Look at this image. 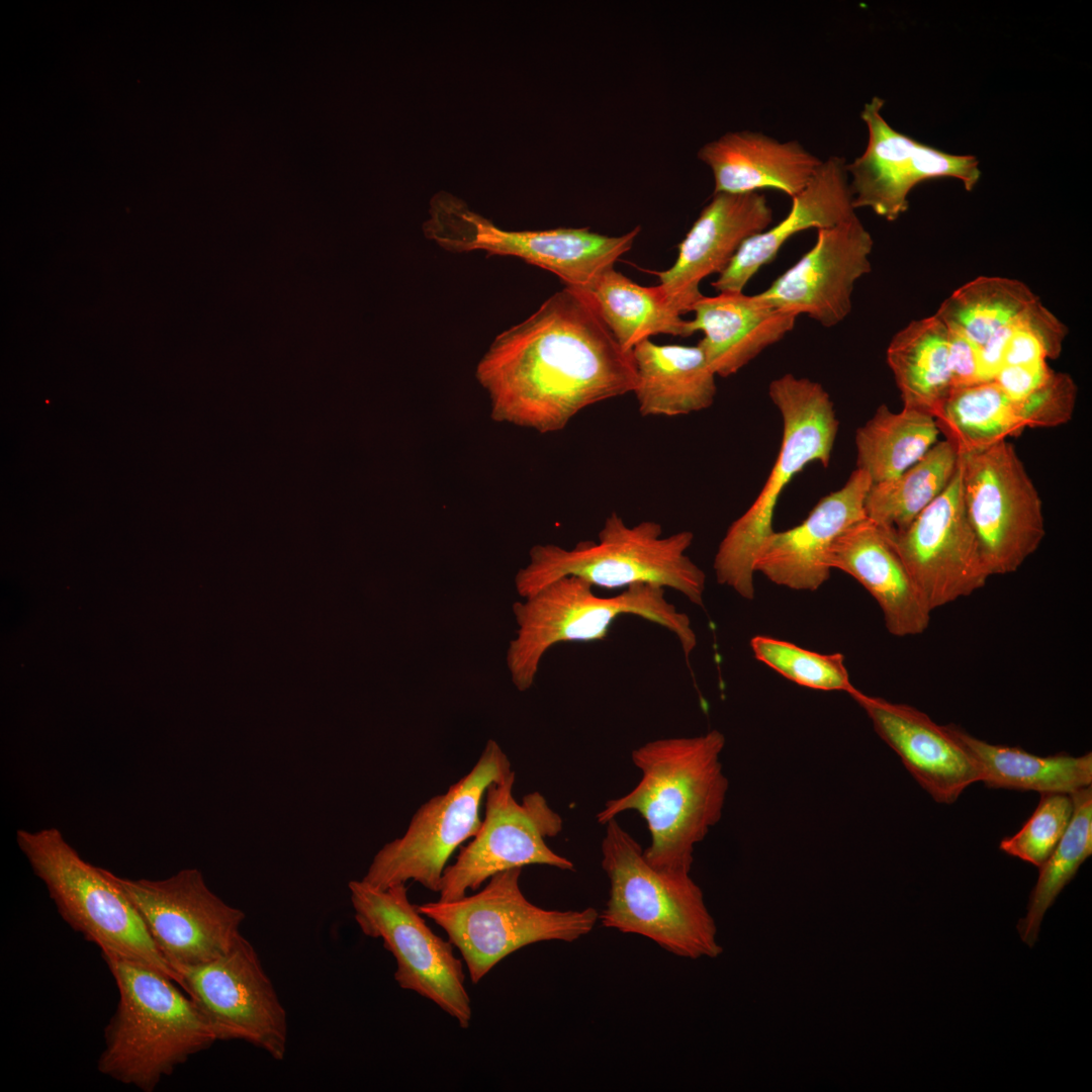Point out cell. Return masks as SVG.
Returning <instances> with one entry per match:
<instances>
[{"instance_id": "cell-15", "label": "cell", "mask_w": 1092, "mask_h": 1092, "mask_svg": "<svg viewBox=\"0 0 1092 1092\" xmlns=\"http://www.w3.org/2000/svg\"><path fill=\"white\" fill-rule=\"evenodd\" d=\"M109 876L134 905L174 971L217 959L241 935L245 913L214 894L197 869L158 881Z\"/></svg>"}, {"instance_id": "cell-25", "label": "cell", "mask_w": 1092, "mask_h": 1092, "mask_svg": "<svg viewBox=\"0 0 1092 1092\" xmlns=\"http://www.w3.org/2000/svg\"><path fill=\"white\" fill-rule=\"evenodd\" d=\"M698 345L717 376L728 377L790 333L798 315L775 306L761 293L743 291L703 295L693 306Z\"/></svg>"}, {"instance_id": "cell-37", "label": "cell", "mask_w": 1092, "mask_h": 1092, "mask_svg": "<svg viewBox=\"0 0 1092 1092\" xmlns=\"http://www.w3.org/2000/svg\"><path fill=\"white\" fill-rule=\"evenodd\" d=\"M1073 811L1071 794L1041 793L1032 815L1018 832L1003 838L999 848L1039 868L1067 831Z\"/></svg>"}, {"instance_id": "cell-10", "label": "cell", "mask_w": 1092, "mask_h": 1092, "mask_svg": "<svg viewBox=\"0 0 1092 1092\" xmlns=\"http://www.w3.org/2000/svg\"><path fill=\"white\" fill-rule=\"evenodd\" d=\"M423 231L445 250L517 257L555 274L565 287L584 290L632 248L640 228L619 237L572 228L506 231L461 198L440 191L430 200Z\"/></svg>"}, {"instance_id": "cell-38", "label": "cell", "mask_w": 1092, "mask_h": 1092, "mask_svg": "<svg viewBox=\"0 0 1092 1092\" xmlns=\"http://www.w3.org/2000/svg\"><path fill=\"white\" fill-rule=\"evenodd\" d=\"M1077 392L1071 375L1053 370L1040 386L1013 401L1025 429L1056 428L1072 420Z\"/></svg>"}, {"instance_id": "cell-31", "label": "cell", "mask_w": 1092, "mask_h": 1092, "mask_svg": "<svg viewBox=\"0 0 1092 1092\" xmlns=\"http://www.w3.org/2000/svg\"><path fill=\"white\" fill-rule=\"evenodd\" d=\"M939 434L931 415L905 407L896 413L881 404L855 432L856 468L872 483L893 479L919 461Z\"/></svg>"}, {"instance_id": "cell-17", "label": "cell", "mask_w": 1092, "mask_h": 1092, "mask_svg": "<svg viewBox=\"0 0 1092 1092\" xmlns=\"http://www.w3.org/2000/svg\"><path fill=\"white\" fill-rule=\"evenodd\" d=\"M884 105L875 96L860 112L867 148L846 165L855 209L867 207L892 221L908 209L910 191L924 180L953 177L974 189L981 177L975 156L951 155L894 129L882 115Z\"/></svg>"}, {"instance_id": "cell-32", "label": "cell", "mask_w": 1092, "mask_h": 1092, "mask_svg": "<svg viewBox=\"0 0 1092 1092\" xmlns=\"http://www.w3.org/2000/svg\"><path fill=\"white\" fill-rule=\"evenodd\" d=\"M959 450L944 439L899 476L872 483L864 510L869 520L888 533L905 530L937 498L954 476Z\"/></svg>"}, {"instance_id": "cell-33", "label": "cell", "mask_w": 1092, "mask_h": 1092, "mask_svg": "<svg viewBox=\"0 0 1092 1092\" xmlns=\"http://www.w3.org/2000/svg\"><path fill=\"white\" fill-rule=\"evenodd\" d=\"M934 419L959 452L985 449L1025 430L1014 401L994 381L952 388Z\"/></svg>"}, {"instance_id": "cell-9", "label": "cell", "mask_w": 1092, "mask_h": 1092, "mask_svg": "<svg viewBox=\"0 0 1092 1092\" xmlns=\"http://www.w3.org/2000/svg\"><path fill=\"white\" fill-rule=\"evenodd\" d=\"M522 870L492 876L475 894L417 905L459 949L473 984L516 950L541 941L572 942L599 921L600 912L594 907L549 910L530 902L520 887Z\"/></svg>"}, {"instance_id": "cell-23", "label": "cell", "mask_w": 1092, "mask_h": 1092, "mask_svg": "<svg viewBox=\"0 0 1092 1092\" xmlns=\"http://www.w3.org/2000/svg\"><path fill=\"white\" fill-rule=\"evenodd\" d=\"M826 563L831 570L852 576L872 595L890 634L914 636L927 629L931 610L887 534L868 518L833 541Z\"/></svg>"}, {"instance_id": "cell-14", "label": "cell", "mask_w": 1092, "mask_h": 1092, "mask_svg": "<svg viewBox=\"0 0 1092 1092\" xmlns=\"http://www.w3.org/2000/svg\"><path fill=\"white\" fill-rule=\"evenodd\" d=\"M515 780L513 770L487 787L480 827L444 870L440 901L462 898L492 876L511 869L543 864L574 871L573 862L554 852L546 842L561 832V816L538 792L518 802L513 794Z\"/></svg>"}, {"instance_id": "cell-1", "label": "cell", "mask_w": 1092, "mask_h": 1092, "mask_svg": "<svg viewBox=\"0 0 1092 1092\" xmlns=\"http://www.w3.org/2000/svg\"><path fill=\"white\" fill-rule=\"evenodd\" d=\"M492 420L541 434L633 392L637 373L586 294L565 287L495 337L476 366Z\"/></svg>"}, {"instance_id": "cell-4", "label": "cell", "mask_w": 1092, "mask_h": 1092, "mask_svg": "<svg viewBox=\"0 0 1092 1092\" xmlns=\"http://www.w3.org/2000/svg\"><path fill=\"white\" fill-rule=\"evenodd\" d=\"M694 541L691 531L662 536L654 521L629 526L611 513L598 541H580L572 548L555 544L532 547L528 564L515 578L523 599L563 576L574 575L606 588L644 583L680 593L694 605H704L705 572L688 556Z\"/></svg>"}, {"instance_id": "cell-29", "label": "cell", "mask_w": 1092, "mask_h": 1092, "mask_svg": "<svg viewBox=\"0 0 1092 1092\" xmlns=\"http://www.w3.org/2000/svg\"><path fill=\"white\" fill-rule=\"evenodd\" d=\"M597 312L626 352L654 335L690 337L691 320L671 304L658 284L643 286L608 268L584 290Z\"/></svg>"}, {"instance_id": "cell-21", "label": "cell", "mask_w": 1092, "mask_h": 1092, "mask_svg": "<svg viewBox=\"0 0 1092 1092\" xmlns=\"http://www.w3.org/2000/svg\"><path fill=\"white\" fill-rule=\"evenodd\" d=\"M772 217L759 192L714 193L678 245L674 264L656 273L671 304L681 314L692 311L703 296L701 281L720 274L747 239L768 229Z\"/></svg>"}, {"instance_id": "cell-7", "label": "cell", "mask_w": 1092, "mask_h": 1092, "mask_svg": "<svg viewBox=\"0 0 1092 1092\" xmlns=\"http://www.w3.org/2000/svg\"><path fill=\"white\" fill-rule=\"evenodd\" d=\"M768 395L783 420L781 449L762 489L729 526L713 562L717 582L745 600L754 598V558L774 531L781 494L809 463L828 467L839 428L833 401L816 381L786 373L769 383Z\"/></svg>"}, {"instance_id": "cell-12", "label": "cell", "mask_w": 1092, "mask_h": 1092, "mask_svg": "<svg viewBox=\"0 0 1092 1092\" xmlns=\"http://www.w3.org/2000/svg\"><path fill=\"white\" fill-rule=\"evenodd\" d=\"M963 498L986 570L1016 571L1044 535L1042 503L1013 445L959 452Z\"/></svg>"}, {"instance_id": "cell-6", "label": "cell", "mask_w": 1092, "mask_h": 1092, "mask_svg": "<svg viewBox=\"0 0 1092 1092\" xmlns=\"http://www.w3.org/2000/svg\"><path fill=\"white\" fill-rule=\"evenodd\" d=\"M602 869L609 897L599 913L603 926L649 938L677 957L715 959L723 951L701 888L690 875L651 867L643 848L616 819L605 824Z\"/></svg>"}, {"instance_id": "cell-40", "label": "cell", "mask_w": 1092, "mask_h": 1092, "mask_svg": "<svg viewBox=\"0 0 1092 1092\" xmlns=\"http://www.w3.org/2000/svg\"><path fill=\"white\" fill-rule=\"evenodd\" d=\"M1053 370L1048 362L1034 365H1004L992 381L1010 399L1016 401L1040 386Z\"/></svg>"}, {"instance_id": "cell-5", "label": "cell", "mask_w": 1092, "mask_h": 1092, "mask_svg": "<svg viewBox=\"0 0 1092 1092\" xmlns=\"http://www.w3.org/2000/svg\"><path fill=\"white\" fill-rule=\"evenodd\" d=\"M593 586L581 577L563 576L513 605L518 629L508 647L507 666L518 691L526 692L533 686L540 662L553 645L604 640L622 615H634L667 629L689 660L697 636L689 616L666 600L665 588L638 583L615 597L601 598Z\"/></svg>"}, {"instance_id": "cell-18", "label": "cell", "mask_w": 1092, "mask_h": 1092, "mask_svg": "<svg viewBox=\"0 0 1092 1092\" xmlns=\"http://www.w3.org/2000/svg\"><path fill=\"white\" fill-rule=\"evenodd\" d=\"M885 533L931 612L972 595L990 577L965 509L960 464L942 493L905 530Z\"/></svg>"}, {"instance_id": "cell-8", "label": "cell", "mask_w": 1092, "mask_h": 1092, "mask_svg": "<svg viewBox=\"0 0 1092 1092\" xmlns=\"http://www.w3.org/2000/svg\"><path fill=\"white\" fill-rule=\"evenodd\" d=\"M16 841L46 885L62 918L102 954L147 965L181 987V978L156 947L146 924L109 871L83 859L56 828L18 829Z\"/></svg>"}, {"instance_id": "cell-24", "label": "cell", "mask_w": 1092, "mask_h": 1092, "mask_svg": "<svg viewBox=\"0 0 1092 1092\" xmlns=\"http://www.w3.org/2000/svg\"><path fill=\"white\" fill-rule=\"evenodd\" d=\"M846 161L831 156L792 198L787 216L779 223L747 239L712 286L718 292L743 291L764 265L771 262L793 236L815 228H831L855 214Z\"/></svg>"}, {"instance_id": "cell-36", "label": "cell", "mask_w": 1092, "mask_h": 1092, "mask_svg": "<svg viewBox=\"0 0 1092 1092\" xmlns=\"http://www.w3.org/2000/svg\"><path fill=\"white\" fill-rule=\"evenodd\" d=\"M750 647L758 661L799 686L847 694L855 688L841 653L822 654L765 635L752 637Z\"/></svg>"}, {"instance_id": "cell-27", "label": "cell", "mask_w": 1092, "mask_h": 1092, "mask_svg": "<svg viewBox=\"0 0 1092 1092\" xmlns=\"http://www.w3.org/2000/svg\"><path fill=\"white\" fill-rule=\"evenodd\" d=\"M637 382L633 390L642 417H676L710 407L716 374L696 346L658 345L650 339L632 350Z\"/></svg>"}, {"instance_id": "cell-16", "label": "cell", "mask_w": 1092, "mask_h": 1092, "mask_svg": "<svg viewBox=\"0 0 1092 1092\" xmlns=\"http://www.w3.org/2000/svg\"><path fill=\"white\" fill-rule=\"evenodd\" d=\"M176 971L181 988L210 1023L217 1040H243L274 1060H283L287 1014L257 951L242 934L217 959Z\"/></svg>"}, {"instance_id": "cell-11", "label": "cell", "mask_w": 1092, "mask_h": 1092, "mask_svg": "<svg viewBox=\"0 0 1092 1092\" xmlns=\"http://www.w3.org/2000/svg\"><path fill=\"white\" fill-rule=\"evenodd\" d=\"M511 771V761L499 744L487 740L470 771L424 803L403 835L376 852L361 880L381 889L413 881L439 893L452 853L480 827L487 787Z\"/></svg>"}, {"instance_id": "cell-19", "label": "cell", "mask_w": 1092, "mask_h": 1092, "mask_svg": "<svg viewBox=\"0 0 1092 1092\" xmlns=\"http://www.w3.org/2000/svg\"><path fill=\"white\" fill-rule=\"evenodd\" d=\"M873 245L856 213L817 230L814 246L761 294L778 308L837 326L851 311L855 283L871 272Z\"/></svg>"}, {"instance_id": "cell-26", "label": "cell", "mask_w": 1092, "mask_h": 1092, "mask_svg": "<svg viewBox=\"0 0 1092 1092\" xmlns=\"http://www.w3.org/2000/svg\"><path fill=\"white\" fill-rule=\"evenodd\" d=\"M698 158L712 171L714 193L774 188L790 197L809 182L822 160L798 141L781 142L762 132H726L705 144Z\"/></svg>"}, {"instance_id": "cell-34", "label": "cell", "mask_w": 1092, "mask_h": 1092, "mask_svg": "<svg viewBox=\"0 0 1092 1092\" xmlns=\"http://www.w3.org/2000/svg\"><path fill=\"white\" fill-rule=\"evenodd\" d=\"M1039 298L1023 282L1000 276H980L953 291L935 314L979 348L995 333L1017 320Z\"/></svg>"}, {"instance_id": "cell-30", "label": "cell", "mask_w": 1092, "mask_h": 1092, "mask_svg": "<svg viewBox=\"0 0 1092 1092\" xmlns=\"http://www.w3.org/2000/svg\"><path fill=\"white\" fill-rule=\"evenodd\" d=\"M903 407L932 417L951 390L948 329L934 313L898 331L886 351Z\"/></svg>"}, {"instance_id": "cell-20", "label": "cell", "mask_w": 1092, "mask_h": 1092, "mask_svg": "<svg viewBox=\"0 0 1092 1092\" xmlns=\"http://www.w3.org/2000/svg\"><path fill=\"white\" fill-rule=\"evenodd\" d=\"M848 695L936 803L953 804L968 787L981 782L980 765L945 725L936 724L913 706L870 696L856 688Z\"/></svg>"}, {"instance_id": "cell-3", "label": "cell", "mask_w": 1092, "mask_h": 1092, "mask_svg": "<svg viewBox=\"0 0 1092 1092\" xmlns=\"http://www.w3.org/2000/svg\"><path fill=\"white\" fill-rule=\"evenodd\" d=\"M119 993L104 1030L98 1071L152 1092L189 1057L208 1049L216 1034L194 1001L168 976L129 960L102 954Z\"/></svg>"}, {"instance_id": "cell-35", "label": "cell", "mask_w": 1092, "mask_h": 1092, "mask_svg": "<svg viewBox=\"0 0 1092 1092\" xmlns=\"http://www.w3.org/2000/svg\"><path fill=\"white\" fill-rule=\"evenodd\" d=\"M1071 795L1074 802L1071 822L1057 847L1038 868L1026 914L1017 924L1021 939L1029 946L1037 939L1048 909L1092 854V788Z\"/></svg>"}, {"instance_id": "cell-22", "label": "cell", "mask_w": 1092, "mask_h": 1092, "mask_svg": "<svg viewBox=\"0 0 1092 1092\" xmlns=\"http://www.w3.org/2000/svg\"><path fill=\"white\" fill-rule=\"evenodd\" d=\"M871 486L868 473L855 468L843 486L822 497L801 524L774 530L763 540L754 558V572L790 589L817 590L830 576L826 558L833 541L867 519L864 504Z\"/></svg>"}, {"instance_id": "cell-28", "label": "cell", "mask_w": 1092, "mask_h": 1092, "mask_svg": "<svg viewBox=\"0 0 1092 1092\" xmlns=\"http://www.w3.org/2000/svg\"><path fill=\"white\" fill-rule=\"evenodd\" d=\"M945 727L976 759L981 782L988 788L1073 794L1092 785L1091 752L1039 756L1020 747L989 743L956 724Z\"/></svg>"}, {"instance_id": "cell-13", "label": "cell", "mask_w": 1092, "mask_h": 1092, "mask_svg": "<svg viewBox=\"0 0 1092 1092\" xmlns=\"http://www.w3.org/2000/svg\"><path fill=\"white\" fill-rule=\"evenodd\" d=\"M348 889L363 934L380 938L395 959L398 986L431 1000L467 1028L472 1010L462 962L454 954L453 944L426 923L410 901L405 884L381 889L353 880Z\"/></svg>"}, {"instance_id": "cell-39", "label": "cell", "mask_w": 1092, "mask_h": 1092, "mask_svg": "<svg viewBox=\"0 0 1092 1092\" xmlns=\"http://www.w3.org/2000/svg\"><path fill=\"white\" fill-rule=\"evenodd\" d=\"M948 366L951 389L985 382L981 373L980 348L961 333L949 329Z\"/></svg>"}, {"instance_id": "cell-2", "label": "cell", "mask_w": 1092, "mask_h": 1092, "mask_svg": "<svg viewBox=\"0 0 1092 1092\" xmlns=\"http://www.w3.org/2000/svg\"><path fill=\"white\" fill-rule=\"evenodd\" d=\"M725 743L724 734L713 729L638 746L631 759L641 771L639 783L607 801L597 821L605 825L624 812L639 813L650 834L643 849L647 862L670 875H690L695 846L722 818L729 790L721 761Z\"/></svg>"}]
</instances>
